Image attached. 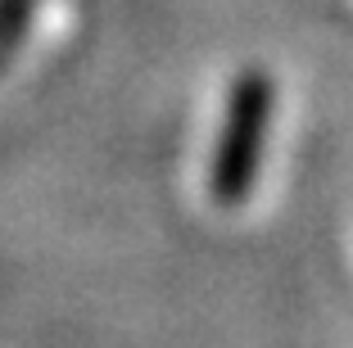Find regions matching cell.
<instances>
[{"label":"cell","mask_w":353,"mask_h":348,"mask_svg":"<svg viewBox=\"0 0 353 348\" xmlns=\"http://www.w3.org/2000/svg\"><path fill=\"white\" fill-rule=\"evenodd\" d=\"M268 113H272L268 77L263 72L236 77L231 104H227V123H222V141H218V158H213V199L222 208H236L254 190Z\"/></svg>","instance_id":"1"},{"label":"cell","mask_w":353,"mask_h":348,"mask_svg":"<svg viewBox=\"0 0 353 348\" xmlns=\"http://www.w3.org/2000/svg\"><path fill=\"white\" fill-rule=\"evenodd\" d=\"M32 10H37V0H0V72L10 68L19 41L28 37Z\"/></svg>","instance_id":"2"}]
</instances>
